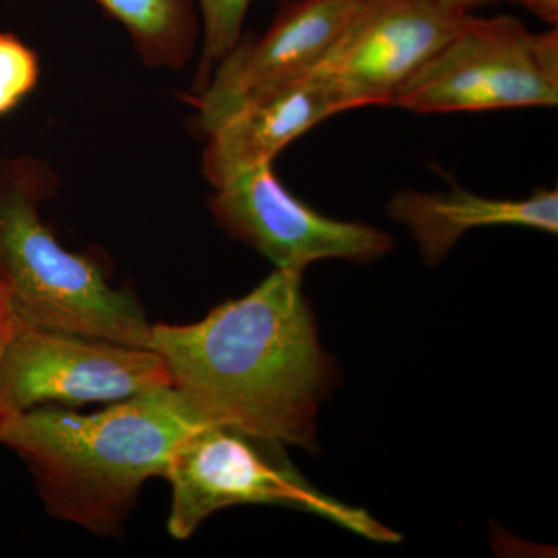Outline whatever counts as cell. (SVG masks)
<instances>
[{"mask_svg":"<svg viewBox=\"0 0 558 558\" xmlns=\"http://www.w3.org/2000/svg\"><path fill=\"white\" fill-rule=\"evenodd\" d=\"M303 275L275 269L199 322L153 325L149 349L204 424L317 450L319 405L337 374L319 343Z\"/></svg>","mask_w":558,"mask_h":558,"instance_id":"6da1fadb","label":"cell"},{"mask_svg":"<svg viewBox=\"0 0 558 558\" xmlns=\"http://www.w3.org/2000/svg\"><path fill=\"white\" fill-rule=\"evenodd\" d=\"M205 425L174 388L160 387L95 414L14 411L0 444L31 470L49 515L112 538L146 481L165 478L179 447Z\"/></svg>","mask_w":558,"mask_h":558,"instance_id":"7a4b0ae2","label":"cell"},{"mask_svg":"<svg viewBox=\"0 0 558 558\" xmlns=\"http://www.w3.org/2000/svg\"><path fill=\"white\" fill-rule=\"evenodd\" d=\"M53 174L32 159L0 163V289L36 328L149 348L153 325L134 293L116 289L90 256L62 247L40 204Z\"/></svg>","mask_w":558,"mask_h":558,"instance_id":"3957f363","label":"cell"},{"mask_svg":"<svg viewBox=\"0 0 558 558\" xmlns=\"http://www.w3.org/2000/svg\"><path fill=\"white\" fill-rule=\"evenodd\" d=\"M165 480L171 484L168 532L189 539L219 510L233 506H286L323 517L371 542L402 537L365 509L323 494L295 469L284 446L238 429L205 425L175 451Z\"/></svg>","mask_w":558,"mask_h":558,"instance_id":"277c9868","label":"cell"},{"mask_svg":"<svg viewBox=\"0 0 558 558\" xmlns=\"http://www.w3.org/2000/svg\"><path fill=\"white\" fill-rule=\"evenodd\" d=\"M557 102V28L532 33L517 17L469 14L392 106L414 113H449L553 108Z\"/></svg>","mask_w":558,"mask_h":558,"instance_id":"5b68a950","label":"cell"},{"mask_svg":"<svg viewBox=\"0 0 558 558\" xmlns=\"http://www.w3.org/2000/svg\"><path fill=\"white\" fill-rule=\"evenodd\" d=\"M160 387H171V374L153 349L40 329L13 315L3 355L11 413L49 402L116 403Z\"/></svg>","mask_w":558,"mask_h":558,"instance_id":"8992f818","label":"cell"},{"mask_svg":"<svg viewBox=\"0 0 558 558\" xmlns=\"http://www.w3.org/2000/svg\"><path fill=\"white\" fill-rule=\"evenodd\" d=\"M468 16L435 0H360L311 73L336 87L349 109L392 106Z\"/></svg>","mask_w":558,"mask_h":558,"instance_id":"52a82bcc","label":"cell"},{"mask_svg":"<svg viewBox=\"0 0 558 558\" xmlns=\"http://www.w3.org/2000/svg\"><path fill=\"white\" fill-rule=\"evenodd\" d=\"M209 208L230 236L277 269L306 270L322 259L368 263L392 248V238L376 227L315 211L282 185L271 165L215 189Z\"/></svg>","mask_w":558,"mask_h":558,"instance_id":"ba28073f","label":"cell"},{"mask_svg":"<svg viewBox=\"0 0 558 558\" xmlns=\"http://www.w3.org/2000/svg\"><path fill=\"white\" fill-rule=\"evenodd\" d=\"M360 0H284L269 31L244 40L191 98L205 134L248 102L306 78L351 20Z\"/></svg>","mask_w":558,"mask_h":558,"instance_id":"9c48e42d","label":"cell"},{"mask_svg":"<svg viewBox=\"0 0 558 558\" xmlns=\"http://www.w3.org/2000/svg\"><path fill=\"white\" fill-rule=\"evenodd\" d=\"M347 110L336 87L310 73L284 89L248 102L208 132L202 171L218 189L245 172L274 165L275 157L293 140Z\"/></svg>","mask_w":558,"mask_h":558,"instance_id":"30bf717a","label":"cell"},{"mask_svg":"<svg viewBox=\"0 0 558 558\" xmlns=\"http://www.w3.org/2000/svg\"><path fill=\"white\" fill-rule=\"evenodd\" d=\"M389 218L409 229L428 266H438L470 230L524 227L557 234L558 191L537 190L524 199H490L468 190H403L388 204Z\"/></svg>","mask_w":558,"mask_h":558,"instance_id":"8fae6325","label":"cell"},{"mask_svg":"<svg viewBox=\"0 0 558 558\" xmlns=\"http://www.w3.org/2000/svg\"><path fill=\"white\" fill-rule=\"evenodd\" d=\"M119 21L149 68L182 70L201 38L196 0H95Z\"/></svg>","mask_w":558,"mask_h":558,"instance_id":"7c38bea8","label":"cell"},{"mask_svg":"<svg viewBox=\"0 0 558 558\" xmlns=\"http://www.w3.org/2000/svg\"><path fill=\"white\" fill-rule=\"evenodd\" d=\"M250 2L252 0H196L202 36V54L194 84L196 94L207 86L219 62L240 44Z\"/></svg>","mask_w":558,"mask_h":558,"instance_id":"4fadbf2b","label":"cell"},{"mask_svg":"<svg viewBox=\"0 0 558 558\" xmlns=\"http://www.w3.org/2000/svg\"><path fill=\"white\" fill-rule=\"evenodd\" d=\"M38 54L17 36L0 33V117L9 116L39 81Z\"/></svg>","mask_w":558,"mask_h":558,"instance_id":"5bb4252c","label":"cell"},{"mask_svg":"<svg viewBox=\"0 0 558 558\" xmlns=\"http://www.w3.org/2000/svg\"><path fill=\"white\" fill-rule=\"evenodd\" d=\"M11 326H13V314H11L9 301L0 290V429L11 413L5 398H3V355H5L7 343H9Z\"/></svg>","mask_w":558,"mask_h":558,"instance_id":"9a60e30c","label":"cell"},{"mask_svg":"<svg viewBox=\"0 0 558 558\" xmlns=\"http://www.w3.org/2000/svg\"><path fill=\"white\" fill-rule=\"evenodd\" d=\"M510 2L519 3L523 9L531 11L538 20L556 27L558 22V0H510Z\"/></svg>","mask_w":558,"mask_h":558,"instance_id":"2e32d148","label":"cell"},{"mask_svg":"<svg viewBox=\"0 0 558 558\" xmlns=\"http://www.w3.org/2000/svg\"><path fill=\"white\" fill-rule=\"evenodd\" d=\"M435 2L447 7V9L459 11V13L470 14L473 10L497 2V0H435Z\"/></svg>","mask_w":558,"mask_h":558,"instance_id":"e0dca14e","label":"cell"},{"mask_svg":"<svg viewBox=\"0 0 558 558\" xmlns=\"http://www.w3.org/2000/svg\"><path fill=\"white\" fill-rule=\"evenodd\" d=\"M0 290H2V289H0Z\"/></svg>","mask_w":558,"mask_h":558,"instance_id":"ac0fdd59","label":"cell"}]
</instances>
